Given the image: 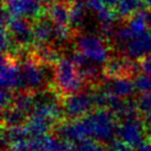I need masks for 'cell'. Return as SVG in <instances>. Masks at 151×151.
<instances>
[{
    "mask_svg": "<svg viewBox=\"0 0 151 151\" xmlns=\"http://www.w3.org/2000/svg\"><path fill=\"white\" fill-rule=\"evenodd\" d=\"M85 86L87 85L73 60L62 56L54 66L53 83L51 87L54 88L62 97H65L81 92Z\"/></svg>",
    "mask_w": 151,
    "mask_h": 151,
    "instance_id": "obj_1",
    "label": "cell"
},
{
    "mask_svg": "<svg viewBox=\"0 0 151 151\" xmlns=\"http://www.w3.org/2000/svg\"><path fill=\"white\" fill-rule=\"evenodd\" d=\"M89 138L106 142L110 141L116 134V116L107 108H96L83 117Z\"/></svg>",
    "mask_w": 151,
    "mask_h": 151,
    "instance_id": "obj_2",
    "label": "cell"
},
{
    "mask_svg": "<svg viewBox=\"0 0 151 151\" xmlns=\"http://www.w3.org/2000/svg\"><path fill=\"white\" fill-rule=\"evenodd\" d=\"M24 58L20 62L21 68V92L38 93L40 91L46 89L45 85L51 86L52 84L49 83V76L46 68H53L40 63L38 60L34 59L32 55L27 53L23 55Z\"/></svg>",
    "mask_w": 151,
    "mask_h": 151,
    "instance_id": "obj_3",
    "label": "cell"
},
{
    "mask_svg": "<svg viewBox=\"0 0 151 151\" xmlns=\"http://www.w3.org/2000/svg\"><path fill=\"white\" fill-rule=\"evenodd\" d=\"M76 35L77 50L83 52L88 59L99 65L105 64L110 59V47L107 39L103 35L93 33H77Z\"/></svg>",
    "mask_w": 151,
    "mask_h": 151,
    "instance_id": "obj_4",
    "label": "cell"
},
{
    "mask_svg": "<svg viewBox=\"0 0 151 151\" xmlns=\"http://www.w3.org/2000/svg\"><path fill=\"white\" fill-rule=\"evenodd\" d=\"M64 117L66 119H77L84 117L87 114L96 109L92 91L89 92H78L62 99Z\"/></svg>",
    "mask_w": 151,
    "mask_h": 151,
    "instance_id": "obj_5",
    "label": "cell"
},
{
    "mask_svg": "<svg viewBox=\"0 0 151 151\" xmlns=\"http://www.w3.org/2000/svg\"><path fill=\"white\" fill-rule=\"evenodd\" d=\"M44 0H4V11L11 17L24 18L28 20H37L46 13Z\"/></svg>",
    "mask_w": 151,
    "mask_h": 151,
    "instance_id": "obj_6",
    "label": "cell"
},
{
    "mask_svg": "<svg viewBox=\"0 0 151 151\" xmlns=\"http://www.w3.org/2000/svg\"><path fill=\"white\" fill-rule=\"evenodd\" d=\"M145 134L146 130L139 116L120 119L116 130L119 140L131 148H138L140 145H142Z\"/></svg>",
    "mask_w": 151,
    "mask_h": 151,
    "instance_id": "obj_7",
    "label": "cell"
},
{
    "mask_svg": "<svg viewBox=\"0 0 151 151\" xmlns=\"http://www.w3.org/2000/svg\"><path fill=\"white\" fill-rule=\"evenodd\" d=\"M139 63L125 55L110 56V59L103 66V75L106 78L116 77H131L138 75Z\"/></svg>",
    "mask_w": 151,
    "mask_h": 151,
    "instance_id": "obj_8",
    "label": "cell"
},
{
    "mask_svg": "<svg viewBox=\"0 0 151 151\" xmlns=\"http://www.w3.org/2000/svg\"><path fill=\"white\" fill-rule=\"evenodd\" d=\"M1 86L14 91L21 87V68L19 59L12 55L2 54L1 60Z\"/></svg>",
    "mask_w": 151,
    "mask_h": 151,
    "instance_id": "obj_9",
    "label": "cell"
},
{
    "mask_svg": "<svg viewBox=\"0 0 151 151\" xmlns=\"http://www.w3.org/2000/svg\"><path fill=\"white\" fill-rule=\"evenodd\" d=\"M119 47L122 50V55L131 60H140L151 54V30L134 37Z\"/></svg>",
    "mask_w": 151,
    "mask_h": 151,
    "instance_id": "obj_10",
    "label": "cell"
},
{
    "mask_svg": "<svg viewBox=\"0 0 151 151\" xmlns=\"http://www.w3.org/2000/svg\"><path fill=\"white\" fill-rule=\"evenodd\" d=\"M101 87L109 95L118 98H129L134 93L136 86L134 81L131 77H116V78H104L101 81Z\"/></svg>",
    "mask_w": 151,
    "mask_h": 151,
    "instance_id": "obj_11",
    "label": "cell"
},
{
    "mask_svg": "<svg viewBox=\"0 0 151 151\" xmlns=\"http://www.w3.org/2000/svg\"><path fill=\"white\" fill-rule=\"evenodd\" d=\"M34 44H51L54 41V23L45 14L32 22Z\"/></svg>",
    "mask_w": 151,
    "mask_h": 151,
    "instance_id": "obj_12",
    "label": "cell"
},
{
    "mask_svg": "<svg viewBox=\"0 0 151 151\" xmlns=\"http://www.w3.org/2000/svg\"><path fill=\"white\" fill-rule=\"evenodd\" d=\"M46 14L54 25H71L68 0H51L46 6Z\"/></svg>",
    "mask_w": 151,
    "mask_h": 151,
    "instance_id": "obj_13",
    "label": "cell"
},
{
    "mask_svg": "<svg viewBox=\"0 0 151 151\" xmlns=\"http://www.w3.org/2000/svg\"><path fill=\"white\" fill-rule=\"evenodd\" d=\"M30 54L40 63L49 67H54L62 58L60 52L52 44H34L30 50Z\"/></svg>",
    "mask_w": 151,
    "mask_h": 151,
    "instance_id": "obj_14",
    "label": "cell"
},
{
    "mask_svg": "<svg viewBox=\"0 0 151 151\" xmlns=\"http://www.w3.org/2000/svg\"><path fill=\"white\" fill-rule=\"evenodd\" d=\"M85 4L86 8L96 16L101 23H111L118 18L116 11L109 8L104 0H85Z\"/></svg>",
    "mask_w": 151,
    "mask_h": 151,
    "instance_id": "obj_15",
    "label": "cell"
},
{
    "mask_svg": "<svg viewBox=\"0 0 151 151\" xmlns=\"http://www.w3.org/2000/svg\"><path fill=\"white\" fill-rule=\"evenodd\" d=\"M70 4V19L71 27L76 32L80 33L86 19V4L85 0H68Z\"/></svg>",
    "mask_w": 151,
    "mask_h": 151,
    "instance_id": "obj_16",
    "label": "cell"
},
{
    "mask_svg": "<svg viewBox=\"0 0 151 151\" xmlns=\"http://www.w3.org/2000/svg\"><path fill=\"white\" fill-rule=\"evenodd\" d=\"M142 6V0H118L115 11L117 13L118 18L127 20L132 14L140 11Z\"/></svg>",
    "mask_w": 151,
    "mask_h": 151,
    "instance_id": "obj_17",
    "label": "cell"
},
{
    "mask_svg": "<svg viewBox=\"0 0 151 151\" xmlns=\"http://www.w3.org/2000/svg\"><path fill=\"white\" fill-rule=\"evenodd\" d=\"M72 145V151H104L101 142L93 138L83 139Z\"/></svg>",
    "mask_w": 151,
    "mask_h": 151,
    "instance_id": "obj_18",
    "label": "cell"
},
{
    "mask_svg": "<svg viewBox=\"0 0 151 151\" xmlns=\"http://www.w3.org/2000/svg\"><path fill=\"white\" fill-rule=\"evenodd\" d=\"M136 89L141 93L150 92L151 91V73H141L136 75L134 78Z\"/></svg>",
    "mask_w": 151,
    "mask_h": 151,
    "instance_id": "obj_19",
    "label": "cell"
},
{
    "mask_svg": "<svg viewBox=\"0 0 151 151\" xmlns=\"http://www.w3.org/2000/svg\"><path fill=\"white\" fill-rule=\"evenodd\" d=\"M137 107L138 110L141 113L150 111L151 110V91L150 92L141 93V95L137 98Z\"/></svg>",
    "mask_w": 151,
    "mask_h": 151,
    "instance_id": "obj_20",
    "label": "cell"
},
{
    "mask_svg": "<svg viewBox=\"0 0 151 151\" xmlns=\"http://www.w3.org/2000/svg\"><path fill=\"white\" fill-rule=\"evenodd\" d=\"M14 97H16V94L13 93V91H10V89H6V88H2L1 91V109L2 111L7 110L8 108H10L13 104V101H14Z\"/></svg>",
    "mask_w": 151,
    "mask_h": 151,
    "instance_id": "obj_21",
    "label": "cell"
},
{
    "mask_svg": "<svg viewBox=\"0 0 151 151\" xmlns=\"http://www.w3.org/2000/svg\"><path fill=\"white\" fill-rule=\"evenodd\" d=\"M107 151H131V147H129L128 145L124 143L120 140H115L110 142Z\"/></svg>",
    "mask_w": 151,
    "mask_h": 151,
    "instance_id": "obj_22",
    "label": "cell"
},
{
    "mask_svg": "<svg viewBox=\"0 0 151 151\" xmlns=\"http://www.w3.org/2000/svg\"><path fill=\"white\" fill-rule=\"evenodd\" d=\"M139 66H140V70L145 73H151V54L140 59Z\"/></svg>",
    "mask_w": 151,
    "mask_h": 151,
    "instance_id": "obj_23",
    "label": "cell"
},
{
    "mask_svg": "<svg viewBox=\"0 0 151 151\" xmlns=\"http://www.w3.org/2000/svg\"><path fill=\"white\" fill-rule=\"evenodd\" d=\"M141 122L145 127L146 134H151V110L150 111H146V113H141Z\"/></svg>",
    "mask_w": 151,
    "mask_h": 151,
    "instance_id": "obj_24",
    "label": "cell"
},
{
    "mask_svg": "<svg viewBox=\"0 0 151 151\" xmlns=\"http://www.w3.org/2000/svg\"><path fill=\"white\" fill-rule=\"evenodd\" d=\"M137 151H151V139L146 141V142H143L142 145H140L137 148Z\"/></svg>",
    "mask_w": 151,
    "mask_h": 151,
    "instance_id": "obj_25",
    "label": "cell"
},
{
    "mask_svg": "<svg viewBox=\"0 0 151 151\" xmlns=\"http://www.w3.org/2000/svg\"><path fill=\"white\" fill-rule=\"evenodd\" d=\"M105 1V4L108 6L109 8L111 9H116V7H117V4H118V0H104Z\"/></svg>",
    "mask_w": 151,
    "mask_h": 151,
    "instance_id": "obj_26",
    "label": "cell"
},
{
    "mask_svg": "<svg viewBox=\"0 0 151 151\" xmlns=\"http://www.w3.org/2000/svg\"><path fill=\"white\" fill-rule=\"evenodd\" d=\"M147 24L148 28L151 30V10L147 12Z\"/></svg>",
    "mask_w": 151,
    "mask_h": 151,
    "instance_id": "obj_27",
    "label": "cell"
},
{
    "mask_svg": "<svg viewBox=\"0 0 151 151\" xmlns=\"http://www.w3.org/2000/svg\"><path fill=\"white\" fill-rule=\"evenodd\" d=\"M142 2L146 7H148V8L151 9V0H142Z\"/></svg>",
    "mask_w": 151,
    "mask_h": 151,
    "instance_id": "obj_28",
    "label": "cell"
},
{
    "mask_svg": "<svg viewBox=\"0 0 151 151\" xmlns=\"http://www.w3.org/2000/svg\"><path fill=\"white\" fill-rule=\"evenodd\" d=\"M10 151H12V150H10Z\"/></svg>",
    "mask_w": 151,
    "mask_h": 151,
    "instance_id": "obj_29",
    "label": "cell"
}]
</instances>
